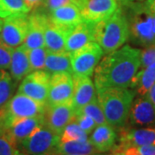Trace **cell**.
<instances>
[{
  "label": "cell",
  "mask_w": 155,
  "mask_h": 155,
  "mask_svg": "<svg viewBox=\"0 0 155 155\" xmlns=\"http://www.w3.org/2000/svg\"><path fill=\"white\" fill-rule=\"evenodd\" d=\"M60 142V135L45 124L23 140L21 145L27 155H53Z\"/></svg>",
  "instance_id": "8992f818"
},
{
  "label": "cell",
  "mask_w": 155,
  "mask_h": 155,
  "mask_svg": "<svg viewBox=\"0 0 155 155\" xmlns=\"http://www.w3.org/2000/svg\"><path fill=\"white\" fill-rule=\"evenodd\" d=\"M122 11L127 17L128 38L143 48L155 46V16L143 1H124Z\"/></svg>",
  "instance_id": "7a4b0ae2"
},
{
  "label": "cell",
  "mask_w": 155,
  "mask_h": 155,
  "mask_svg": "<svg viewBox=\"0 0 155 155\" xmlns=\"http://www.w3.org/2000/svg\"><path fill=\"white\" fill-rule=\"evenodd\" d=\"M16 84L9 72L0 69V109L5 105L11 98Z\"/></svg>",
  "instance_id": "484cf974"
},
{
  "label": "cell",
  "mask_w": 155,
  "mask_h": 155,
  "mask_svg": "<svg viewBox=\"0 0 155 155\" xmlns=\"http://www.w3.org/2000/svg\"><path fill=\"white\" fill-rule=\"evenodd\" d=\"M95 24L83 21L68 34L65 50L72 54L91 41H94Z\"/></svg>",
  "instance_id": "e0dca14e"
},
{
  "label": "cell",
  "mask_w": 155,
  "mask_h": 155,
  "mask_svg": "<svg viewBox=\"0 0 155 155\" xmlns=\"http://www.w3.org/2000/svg\"><path fill=\"white\" fill-rule=\"evenodd\" d=\"M118 8V0H80L78 6L84 20L93 23L110 18Z\"/></svg>",
  "instance_id": "8fae6325"
},
{
  "label": "cell",
  "mask_w": 155,
  "mask_h": 155,
  "mask_svg": "<svg viewBox=\"0 0 155 155\" xmlns=\"http://www.w3.org/2000/svg\"><path fill=\"white\" fill-rule=\"evenodd\" d=\"M30 11L38 10L41 8L45 3V0H23Z\"/></svg>",
  "instance_id": "d590c367"
},
{
  "label": "cell",
  "mask_w": 155,
  "mask_h": 155,
  "mask_svg": "<svg viewBox=\"0 0 155 155\" xmlns=\"http://www.w3.org/2000/svg\"><path fill=\"white\" fill-rule=\"evenodd\" d=\"M155 83V63H153L136 73L131 87L140 96L147 94L151 87Z\"/></svg>",
  "instance_id": "cb8c5ba5"
},
{
  "label": "cell",
  "mask_w": 155,
  "mask_h": 155,
  "mask_svg": "<svg viewBox=\"0 0 155 155\" xmlns=\"http://www.w3.org/2000/svg\"><path fill=\"white\" fill-rule=\"evenodd\" d=\"M118 1H120V2H124V1H126V0H118Z\"/></svg>",
  "instance_id": "f6af8a7d"
},
{
  "label": "cell",
  "mask_w": 155,
  "mask_h": 155,
  "mask_svg": "<svg viewBox=\"0 0 155 155\" xmlns=\"http://www.w3.org/2000/svg\"><path fill=\"white\" fill-rule=\"evenodd\" d=\"M10 71L11 77L16 83L22 80L23 78L32 72L28 61V48L23 44L13 49Z\"/></svg>",
  "instance_id": "ffe728a7"
},
{
  "label": "cell",
  "mask_w": 155,
  "mask_h": 155,
  "mask_svg": "<svg viewBox=\"0 0 155 155\" xmlns=\"http://www.w3.org/2000/svg\"><path fill=\"white\" fill-rule=\"evenodd\" d=\"M74 121L77 122L78 125L81 127V129L84 130L88 135L91 134L95 129V127H97V124L94 122V120L88 115L83 113L75 114Z\"/></svg>",
  "instance_id": "1f68e13d"
},
{
  "label": "cell",
  "mask_w": 155,
  "mask_h": 155,
  "mask_svg": "<svg viewBox=\"0 0 155 155\" xmlns=\"http://www.w3.org/2000/svg\"><path fill=\"white\" fill-rule=\"evenodd\" d=\"M75 117V110L72 102L58 104H45L43 113L44 124L57 134H61L67 124Z\"/></svg>",
  "instance_id": "30bf717a"
},
{
  "label": "cell",
  "mask_w": 155,
  "mask_h": 155,
  "mask_svg": "<svg viewBox=\"0 0 155 155\" xmlns=\"http://www.w3.org/2000/svg\"><path fill=\"white\" fill-rule=\"evenodd\" d=\"M73 92L72 105L75 112L82 109L96 97L95 86L89 76L72 74Z\"/></svg>",
  "instance_id": "2e32d148"
},
{
  "label": "cell",
  "mask_w": 155,
  "mask_h": 155,
  "mask_svg": "<svg viewBox=\"0 0 155 155\" xmlns=\"http://www.w3.org/2000/svg\"><path fill=\"white\" fill-rule=\"evenodd\" d=\"M30 10L23 0H0V18L28 13Z\"/></svg>",
  "instance_id": "4316f807"
},
{
  "label": "cell",
  "mask_w": 155,
  "mask_h": 155,
  "mask_svg": "<svg viewBox=\"0 0 155 155\" xmlns=\"http://www.w3.org/2000/svg\"><path fill=\"white\" fill-rule=\"evenodd\" d=\"M28 28V14H17L6 17L3 22L0 39L8 46L15 48L22 45Z\"/></svg>",
  "instance_id": "9c48e42d"
},
{
  "label": "cell",
  "mask_w": 155,
  "mask_h": 155,
  "mask_svg": "<svg viewBox=\"0 0 155 155\" xmlns=\"http://www.w3.org/2000/svg\"><path fill=\"white\" fill-rule=\"evenodd\" d=\"M126 1H144V0H126Z\"/></svg>",
  "instance_id": "ee69618b"
},
{
  "label": "cell",
  "mask_w": 155,
  "mask_h": 155,
  "mask_svg": "<svg viewBox=\"0 0 155 155\" xmlns=\"http://www.w3.org/2000/svg\"><path fill=\"white\" fill-rule=\"evenodd\" d=\"M121 146H155V127H140L125 130L120 138Z\"/></svg>",
  "instance_id": "44dd1931"
},
{
  "label": "cell",
  "mask_w": 155,
  "mask_h": 155,
  "mask_svg": "<svg viewBox=\"0 0 155 155\" xmlns=\"http://www.w3.org/2000/svg\"><path fill=\"white\" fill-rule=\"evenodd\" d=\"M13 49L0 39V69H10Z\"/></svg>",
  "instance_id": "d6a6232c"
},
{
  "label": "cell",
  "mask_w": 155,
  "mask_h": 155,
  "mask_svg": "<svg viewBox=\"0 0 155 155\" xmlns=\"http://www.w3.org/2000/svg\"><path fill=\"white\" fill-rule=\"evenodd\" d=\"M140 155H155V146L137 147Z\"/></svg>",
  "instance_id": "8d00e7d4"
},
{
  "label": "cell",
  "mask_w": 155,
  "mask_h": 155,
  "mask_svg": "<svg viewBox=\"0 0 155 155\" xmlns=\"http://www.w3.org/2000/svg\"><path fill=\"white\" fill-rule=\"evenodd\" d=\"M128 119L133 126L144 127L155 124V106L147 95L133 101Z\"/></svg>",
  "instance_id": "5bb4252c"
},
{
  "label": "cell",
  "mask_w": 155,
  "mask_h": 155,
  "mask_svg": "<svg viewBox=\"0 0 155 155\" xmlns=\"http://www.w3.org/2000/svg\"><path fill=\"white\" fill-rule=\"evenodd\" d=\"M78 113H83V114H86L89 116H91L94 120L97 126L107 123L104 111L100 106L99 102H98L97 97H95L93 99L86 105L84 106L82 109L75 112V114H78Z\"/></svg>",
  "instance_id": "f1b7e54d"
},
{
  "label": "cell",
  "mask_w": 155,
  "mask_h": 155,
  "mask_svg": "<svg viewBox=\"0 0 155 155\" xmlns=\"http://www.w3.org/2000/svg\"><path fill=\"white\" fill-rule=\"evenodd\" d=\"M0 155H24L17 144L5 132L0 134Z\"/></svg>",
  "instance_id": "4dcf8cb0"
},
{
  "label": "cell",
  "mask_w": 155,
  "mask_h": 155,
  "mask_svg": "<svg viewBox=\"0 0 155 155\" xmlns=\"http://www.w3.org/2000/svg\"><path fill=\"white\" fill-rule=\"evenodd\" d=\"M3 22H4V20L2 18H0V32L2 30V27H3Z\"/></svg>",
  "instance_id": "60d3db41"
},
{
  "label": "cell",
  "mask_w": 155,
  "mask_h": 155,
  "mask_svg": "<svg viewBox=\"0 0 155 155\" xmlns=\"http://www.w3.org/2000/svg\"><path fill=\"white\" fill-rule=\"evenodd\" d=\"M1 133H4V130H3V128H2L1 126H0V134Z\"/></svg>",
  "instance_id": "7bdbcfd3"
},
{
  "label": "cell",
  "mask_w": 155,
  "mask_h": 155,
  "mask_svg": "<svg viewBox=\"0 0 155 155\" xmlns=\"http://www.w3.org/2000/svg\"><path fill=\"white\" fill-rule=\"evenodd\" d=\"M117 134L114 127L108 123L95 127L89 138V141L98 153H106L111 150L116 143Z\"/></svg>",
  "instance_id": "d6986e66"
},
{
  "label": "cell",
  "mask_w": 155,
  "mask_h": 155,
  "mask_svg": "<svg viewBox=\"0 0 155 155\" xmlns=\"http://www.w3.org/2000/svg\"><path fill=\"white\" fill-rule=\"evenodd\" d=\"M140 67V50L129 45L105 54L94 71L96 90L131 87Z\"/></svg>",
  "instance_id": "6da1fadb"
},
{
  "label": "cell",
  "mask_w": 155,
  "mask_h": 155,
  "mask_svg": "<svg viewBox=\"0 0 155 155\" xmlns=\"http://www.w3.org/2000/svg\"><path fill=\"white\" fill-rule=\"evenodd\" d=\"M43 124V115L23 118L14 122L11 127L6 129L5 133L7 134L17 144H21L23 140L28 137Z\"/></svg>",
  "instance_id": "ac0fdd59"
},
{
  "label": "cell",
  "mask_w": 155,
  "mask_h": 155,
  "mask_svg": "<svg viewBox=\"0 0 155 155\" xmlns=\"http://www.w3.org/2000/svg\"><path fill=\"white\" fill-rule=\"evenodd\" d=\"M145 4L155 16V0H145Z\"/></svg>",
  "instance_id": "f35d334b"
},
{
  "label": "cell",
  "mask_w": 155,
  "mask_h": 155,
  "mask_svg": "<svg viewBox=\"0 0 155 155\" xmlns=\"http://www.w3.org/2000/svg\"><path fill=\"white\" fill-rule=\"evenodd\" d=\"M47 54H48V49L46 48V47L28 49V61L32 72L38 70H44Z\"/></svg>",
  "instance_id": "f546056e"
},
{
  "label": "cell",
  "mask_w": 155,
  "mask_h": 155,
  "mask_svg": "<svg viewBox=\"0 0 155 155\" xmlns=\"http://www.w3.org/2000/svg\"><path fill=\"white\" fill-rule=\"evenodd\" d=\"M68 34L67 31L57 27L50 21L49 17L45 25V47L49 52L61 53L66 51V42Z\"/></svg>",
  "instance_id": "7402d4cb"
},
{
  "label": "cell",
  "mask_w": 155,
  "mask_h": 155,
  "mask_svg": "<svg viewBox=\"0 0 155 155\" xmlns=\"http://www.w3.org/2000/svg\"><path fill=\"white\" fill-rule=\"evenodd\" d=\"M48 15L41 9L28 15V28L23 45L28 49L45 47L44 29Z\"/></svg>",
  "instance_id": "4fadbf2b"
},
{
  "label": "cell",
  "mask_w": 155,
  "mask_h": 155,
  "mask_svg": "<svg viewBox=\"0 0 155 155\" xmlns=\"http://www.w3.org/2000/svg\"><path fill=\"white\" fill-rule=\"evenodd\" d=\"M54 155H59V154L55 153V154H54ZM61 155H86V154H61Z\"/></svg>",
  "instance_id": "b9f144b4"
},
{
  "label": "cell",
  "mask_w": 155,
  "mask_h": 155,
  "mask_svg": "<svg viewBox=\"0 0 155 155\" xmlns=\"http://www.w3.org/2000/svg\"><path fill=\"white\" fill-rule=\"evenodd\" d=\"M104 54L96 41H91L71 54L72 74L91 77Z\"/></svg>",
  "instance_id": "52a82bcc"
},
{
  "label": "cell",
  "mask_w": 155,
  "mask_h": 155,
  "mask_svg": "<svg viewBox=\"0 0 155 155\" xmlns=\"http://www.w3.org/2000/svg\"><path fill=\"white\" fill-rule=\"evenodd\" d=\"M135 91L122 87L97 90V97L106 122L113 127H122L127 122Z\"/></svg>",
  "instance_id": "3957f363"
},
{
  "label": "cell",
  "mask_w": 155,
  "mask_h": 155,
  "mask_svg": "<svg viewBox=\"0 0 155 155\" xmlns=\"http://www.w3.org/2000/svg\"><path fill=\"white\" fill-rule=\"evenodd\" d=\"M47 14L51 22L67 33H70L78 23L84 21L78 7L74 5L61 6Z\"/></svg>",
  "instance_id": "9a60e30c"
},
{
  "label": "cell",
  "mask_w": 155,
  "mask_h": 155,
  "mask_svg": "<svg viewBox=\"0 0 155 155\" xmlns=\"http://www.w3.org/2000/svg\"><path fill=\"white\" fill-rule=\"evenodd\" d=\"M51 74L45 70L33 71L23 78L18 87V93L24 94L39 103L46 104Z\"/></svg>",
  "instance_id": "ba28073f"
},
{
  "label": "cell",
  "mask_w": 155,
  "mask_h": 155,
  "mask_svg": "<svg viewBox=\"0 0 155 155\" xmlns=\"http://www.w3.org/2000/svg\"><path fill=\"white\" fill-rule=\"evenodd\" d=\"M73 79L72 73L67 72L51 74L47 104H58L72 102Z\"/></svg>",
  "instance_id": "7c38bea8"
},
{
  "label": "cell",
  "mask_w": 155,
  "mask_h": 155,
  "mask_svg": "<svg viewBox=\"0 0 155 155\" xmlns=\"http://www.w3.org/2000/svg\"><path fill=\"white\" fill-rule=\"evenodd\" d=\"M155 63V46L145 48L140 51V67L141 69Z\"/></svg>",
  "instance_id": "e575fe53"
},
{
  "label": "cell",
  "mask_w": 155,
  "mask_h": 155,
  "mask_svg": "<svg viewBox=\"0 0 155 155\" xmlns=\"http://www.w3.org/2000/svg\"><path fill=\"white\" fill-rule=\"evenodd\" d=\"M89 140L88 134L78 125L74 120L67 124L60 134V142L81 141L84 142Z\"/></svg>",
  "instance_id": "83f0119b"
},
{
  "label": "cell",
  "mask_w": 155,
  "mask_h": 155,
  "mask_svg": "<svg viewBox=\"0 0 155 155\" xmlns=\"http://www.w3.org/2000/svg\"><path fill=\"white\" fill-rule=\"evenodd\" d=\"M44 70L50 74L61 72L72 73L71 54L67 51L61 53L48 51Z\"/></svg>",
  "instance_id": "603a6c76"
},
{
  "label": "cell",
  "mask_w": 155,
  "mask_h": 155,
  "mask_svg": "<svg viewBox=\"0 0 155 155\" xmlns=\"http://www.w3.org/2000/svg\"><path fill=\"white\" fill-rule=\"evenodd\" d=\"M109 155H125L122 152H121V151H119V150H116V152H114V153H110V154Z\"/></svg>",
  "instance_id": "ab89813d"
},
{
  "label": "cell",
  "mask_w": 155,
  "mask_h": 155,
  "mask_svg": "<svg viewBox=\"0 0 155 155\" xmlns=\"http://www.w3.org/2000/svg\"><path fill=\"white\" fill-rule=\"evenodd\" d=\"M79 4H80V0H45L44 5L40 9L45 11L46 13H48L51 11L61 6L74 5L78 7Z\"/></svg>",
  "instance_id": "836d02e7"
},
{
  "label": "cell",
  "mask_w": 155,
  "mask_h": 155,
  "mask_svg": "<svg viewBox=\"0 0 155 155\" xmlns=\"http://www.w3.org/2000/svg\"><path fill=\"white\" fill-rule=\"evenodd\" d=\"M45 104L30 98L24 94L17 93L0 109V126L4 132L20 119L43 115Z\"/></svg>",
  "instance_id": "5b68a950"
},
{
  "label": "cell",
  "mask_w": 155,
  "mask_h": 155,
  "mask_svg": "<svg viewBox=\"0 0 155 155\" xmlns=\"http://www.w3.org/2000/svg\"><path fill=\"white\" fill-rule=\"evenodd\" d=\"M129 36L127 17L121 7L110 18L95 24L94 41L104 54L119 49Z\"/></svg>",
  "instance_id": "277c9868"
},
{
  "label": "cell",
  "mask_w": 155,
  "mask_h": 155,
  "mask_svg": "<svg viewBox=\"0 0 155 155\" xmlns=\"http://www.w3.org/2000/svg\"><path fill=\"white\" fill-rule=\"evenodd\" d=\"M147 96L148 97V98L150 99V101L153 103V104L155 106V83L153 84V85L151 87V89L149 90V91L147 92Z\"/></svg>",
  "instance_id": "74e56055"
},
{
  "label": "cell",
  "mask_w": 155,
  "mask_h": 155,
  "mask_svg": "<svg viewBox=\"0 0 155 155\" xmlns=\"http://www.w3.org/2000/svg\"><path fill=\"white\" fill-rule=\"evenodd\" d=\"M56 153L61 154H86L97 155L99 153L89 141H68L59 142L56 148Z\"/></svg>",
  "instance_id": "d4e9b609"
}]
</instances>
